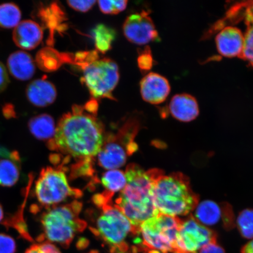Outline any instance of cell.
<instances>
[{
    "instance_id": "6da1fadb",
    "label": "cell",
    "mask_w": 253,
    "mask_h": 253,
    "mask_svg": "<svg viewBox=\"0 0 253 253\" xmlns=\"http://www.w3.org/2000/svg\"><path fill=\"white\" fill-rule=\"evenodd\" d=\"M103 128L94 116L75 106L62 117L49 144L75 158L88 160L97 156L103 144Z\"/></svg>"
},
{
    "instance_id": "7a4b0ae2",
    "label": "cell",
    "mask_w": 253,
    "mask_h": 253,
    "mask_svg": "<svg viewBox=\"0 0 253 253\" xmlns=\"http://www.w3.org/2000/svg\"><path fill=\"white\" fill-rule=\"evenodd\" d=\"M162 171H145L135 164L127 167L125 173L126 184L117 199L116 205L130 221L136 233L145 220L159 214L154 204L153 186L155 179Z\"/></svg>"
},
{
    "instance_id": "3957f363",
    "label": "cell",
    "mask_w": 253,
    "mask_h": 253,
    "mask_svg": "<svg viewBox=\"0 0 253 253\" xmlns=\"http://www.w3.org/2000/svg\"><path fill=\"white\" fill-rule=\"evenodd\" d=\"M153 194L158 213L167 216H186L199 203V197L192 191L188 177L179 172L165 175L161 172L154 182Z\"/></svg>"
},
{
    "instance_id": "277c9868",
    "label": "cell",
    "mask_w": 253,
    "mask_h": 253,
    "mask_svg": "<svg viewBox=\"0 0 253 253\" xmlns=\"http://www.w3.org/2000/svg\"><path fill=\"white\" fill-rule=\"evenodd\" d=\"M81 205L78 202L53 208L43 214L44 234L50 242L59 243L65 248L71 244L76 234L83 231L86 223L79 219Z\"/></svg>"
},
{
    "instance_id": "5b68a950",
    "label": "cell",
    "mask_w": 253,
    "mask_h": 253,
    "mask_svg": "<svg viewBox=\"0 0 253 253\" xmlns=\"http://www.w3.org/2000/svg\"><path fill=\"white\" fill-rule=\"evenodd\" d=\"M182 220L158 214L142 223L140 233L148 249L163 253H178L177 237Z\"/></svg>"
},
{
    "instance_id": "8992f818",
    "label": "cell",
    "mask_w": 253,
    "mask_h": 253,
    "mask_svg": "<svg viewBox=\"0 0 253 253\" xmlns=\"http://www.w3.org/2000/svg\"><path fill=\"white\" fill-rule=\"evenodd\" d=\"M119 78L118 65L109 58L91 62L84 69V84L95 99H113L112 92L119 83Z\"/></svg>"
},
{
    "instance_id": "52a82bcc",
    "label": "cell",
    "mask_w": 253,
    "mask_h": 253,
    "mask_svg": "<svg viewBox=\"0 0 253 253\" xmlns=\"http://www.w3.org/2000/svg\"><path fill=\"white\" fill-rule=\"evenodd\" d=\"M35 194L40 204L50 206L73 196L80 197L81 192L71 187L65 172L61 169L47 167L40 173L35 186Z\"/></svg>"
},
{
    "instance_id": "ba28073f",
    "label": "cell",
    "mask_w": 253,
    "mask_h": 253,
    "mask_svg": "<svg viewBox=\"0 0 253 253\" xmlns=\"http://www.w3.org/2000/svg\"><path fill=\"white\" fill-rule=\"evenodd\" d=\"M103 205V213L97 221L99 236L113 249L126 251L125 240L129 233L136 234L130 221L118 208L106 203Z\"/></svg>"
},
{
    "instance_id": "9c48e42d",
    "label": "cell",
    "mask_w": 253,
    "mask_h": 253,
    "mask_svg": "<svg viewBox=\"0 0 253 253\" xmlns=\"http://www.w3.org/2000/svg\"><path fill=\"white\" fill-rule=\"evenodd\" d=\"M216 242V233L199 223L194 216L182 220L177 237L178 253H196L205 246Z\"/></svg>"
},
{
    "instance_id": "30bf717a",
    "label": "cell",
    "mask_w": 253,
    "mask_h": 253,
    "mask_svg": "<svg viewBox=\"0 0 253 253\" xmlns=\"http://www.w3.org/2000/svg\"><path fill=\"white\" fill-rule=\"evenodd\" d=\"M123 33L129 42L139 45L159 39L154 22L147 12L129 15L123 26Z\"/></svg>"
},
{
    "instance_id": "8fae6325",
    "label": "cell",
    "mask_w": 253,
    "mask_h": 253,
    "mask_svg": "<svg viewBox=\"0 0 253 253\" xmlns=\"http://www.w3.org/2000/svg\"><path fill=\"white\" fill-rule=\"evenodd\" d=\"M170 91L168 79L157 73H150L140 82L141 97L148 103L159 104L165 102Z\"/></svg>"
},
{
    "instance_id": "7c38bea8",
    "label": "cell",
    "mask_w": 253,
    "mask_h": 253,
    "mask_svg": "<svg viewBox=\"0 0 253 253\" xmlns=\"http://www.w3.org/2000/svg\"><path fill=\"white\" fill-rule=\"evenodd\" d=\"M218 52L226 58L239 57L244 46V34L238 28L227 26L220 30L216 37Z\"/></svg>"
},
{
    "instance_id": "4fadbf2b",
    "label": "cell",
    "mask_w": 253,
    "mask_h": 253,
    "mask_svg": "<svg viewBox=\"0 0 253 253\" xmlns=\"http://www.w3.org/2000/svg\"><path fill=\"white\" fill-rule=\"evenodd\" d=\"M117 139H112L106 142L97 154L100 166L104 169L113 170L124 166L126 158L135 150L126 147Z\"/></svg>"
},
{
    "instance_id": "5bb4252c",
    "label": "cell",
    "mask_w": 253,
    "mask_h": 253,
    "mask_svg": "<svg viewBox=\"0 0 253 253\" xmlns=\"http://www.w3.org/2000/svg\"><path fill=\"white\" fill-rule=\"evenodd\" d=\"M42 28L36 22L24 20L15 28L13 40L15 45L20 48L31 50L40 45L43 39Z\"/></svg>"
},
{
    "instance_id": "9a60e30c",
    "label": "cell",
    "mask_w": 253,
    "mask_h": 253,
    "mask_svg": "<svg viewBox=\"0 0 253 253\" xmlns=\"http://www.w3.org/2000/svg\"><path fill=\"white\" fill-rule=\"evenodd\" d=\"M197 100L191 94L182 93L174 96L169 105V110L174 118L182 122H190L199 115Z\"/></svg>"
},
{
    "instance_id": "2e32d148",
    "label": "cell",
    "mask_w": 253,
    "mask_h": 253,
    "mask_svg": "<svg viewBox=\"0 0 253 253\" xmlns=\"http://www.w3.org/2000/svg\"><path fill=\"white\" fill-rule=\"evenodd\" d=\"M26 94L28 100L39 107L48 106L55 102L57 91L51 82L45 79H37L28 86Z\"/></svg>"
},
{
    "instance_id": "e0dca14e",
    "label": "cell",
    "mask_w": 253,
    "mask_h": 253,
    "mask_svg": "<svg viewBox=\"0 0 253 253\" xmlns=\"http://www.w3.org/2000/svg\"><path fill=\"white\" fill-rule=\"evenodd\" d=\"M7 66L9 72L20 81H28L33 78L36 65L33 58L27 52L17 51L9 56Z\"/></svg>"
},
{
    "instance_id": "ac0fdd59",
    "label": "cell",
    "mask_w": 253,
    "mask_h": 253,
    "mask_svg": "<svg viewBox=\"0 0 253 253\" xmlns=\"http://www.w3.org/2000/svg\"><path fill=\"white\" fill-rule=\"evenodd\" d=\"M246 30L244 34L245 42L243 51L239 57L248 63L253 69V1L243 3Z\"/></svg>"
},
{
    "instance_id": "d6986e66",
    "label": "cell",
    "mask_w": 253,
    "mask_h": 253,
    "mask_svg": "<svg viewBox=\"0 0 253 253\" xmlns=\"http://www.w3.org/2000/svg\"><path fill=\"white\" fill-rule=\"evenodd\" d=\"M32 134L41 140H46L54 137L56 127L54 120L47 114L32 118L28 123Z\"/></svg>"
},
{
    "instance_id": "ffe728a7",
    "label": "cell",
    "mask_w": 253,
    "mask_h": 253,
    "mask_svg": "<svg viewBox=\"0 0 253 253\" xmlns=\"http://www.w3.org/2000/svg\"><path fill=\"white\" fill-rule=\"evenodd\" d=\"M17 161L18 157L15 154L0 160V185L11 187L18 181L20 172Z\"/></svg>"
},
{
    "instance_id": "44dd1931",
    "label": "cell",
    "mask_w": 253,
    "mask_h": 253,
    "mask_svg": "<svg viewBox=\"0 0 253 253\" xmlns=\"http://www.w3.org/2000/svg\"><path fill=\"white\" fill-rule=\"evenodd\" d=\"M223 211L219 205L206 201L198 205L195 218L202 224L212 226L219 222L223 216Z\"/></svg>"
},
{
    "instance_id": "7402d4cb",
    "label": "cell",
    "mask_w": 253,
    "mask_h": 253,
    "mask_svg": "<svg viewBox=\"0 0 253 253\" xmlns=\"http://www.w3.org/2000/svg\"><path fill=\"white\" fill-rule=\"evenodd\" d=\"M21 18L20 9L13 3L0 5V27L15 28L20 23Z\"/></svg>"
},
{
    "instance_id": "603a6c76",
    "label": "cell",
    "mask_w": 253,
    "mask_h": 253,
    "mask_svg": "<svg viewBox=\"0 0 253 253\" xmlns=\"http://www.w3.org/2000/svg\"><path fill=\"white\" fill-rule=\"evenodd\" d=\"M102 183L110 195L122 191L126 184L125 173L118 169L110 170L104 174Z\"/></svg>"
},
{
    "instance_id": "cb8c5ba5",
    "label": "cell",
    "mask_w": 253,
    "mask_h": 253,
    "mask_svg": "<svg viewBox=\"0 0 253 253\" xmlns=\"http://www.w3.org/2000/svg\"><path fill=\"white\" fill-rule=\"evenodd\" d=\"M95 45L99 51L105 53L111 48L115 39L116 33L112 28L100 24L93 30Z\"/></svg>"
},
{
    "instance_id": "d4e9b609",
    "label": "cell",
    "mask_w": 253,
    "mask_h": 253,
    "mask_svg": "<svg viewBox=\"0 0 253 253\" xmlns=\"http://www.w3.org/2000/svg\"><path fill=\"white\" fill-rule=\"evenodd\" d=\"M237 227L241 235L246 239H253V210L243 211L237 220Z\"/></svg>"
},
{
    "instance_id": "484cf974",
    "label": "cell",
    "mask_w": 253,
    "mask_h": 253,
    "mask_svg": "<svg viewBox=\"0 0 253 253\" xmlns=\"http://www.w3.org/2000/svg\"><path fill=\"white\" fill-rule=\"evenodd\" d=\"M56 53L52 49H43L37 53V62L39 67L45 71H52L57 68Z\"/></svg>"
},
{
    "instance_id": "4316f807",
    "label": "cell",
    "mask_w": 253,
    "mask_h": 253,
    "mask_svg": "<svg viewBox=\"0 0 253 253\" xmlns=\"http://www.w3.org/2000/svg\"><path fill=\"white\" fill-rule=\"evenodd\" d=\"M101 11L104 14H118L124 11L127 6V1H99L97 2Z\"/></svg>"
},
{
    "instance_id": "83f0119b",
    "label": "cell",
    "mask_w": 253,
    "mask_h": 253,
    "mask_svg": "<svg viewBox=\"0 0 253 253\" xmlns=\"http://www.w3.org/2000/svg\"><path fill=\"white\" fill-rule=\"evenodd\" d=\"M15 240L6 234L0 233V253H15Z\"/></svg>"
},
{
    "instance_id": "f1b7e54d",
    "label": "cell",
    "mask_w": 253,
    "mask_h": 253,
    "mask_svg": "<svg viewBox=\"0 0 253 253\" xmlns=\"http://www.w3.org/2000/svg\"><path fill=\"white\" fill-rule=\"evenodd\" d=\"M25 253H61L55 245L49 242L32 245Z\"/></svg>"
},
{
    "instance_id": "f546056e",
    "label": "cell",
    "mask_w": 253,
    "mask_h": 253,
    "mask_svg": "<svg viewBox=\"0 0 253 253\" xmlns=\"http://www.w3.org/2000/svg\"><path fill=\"white\" fill-rule=\"evenodd\" d=\"M69 7L75 11L86 12L89 11L96 4V1H68Z\"/></svg>"
},
{
    "instance_id": "4dcf8cb0",
    "label": "cell",
    "mask_w": 253,
    "mask_h": 253,
    "mask_svg": "<svg viewBox=\"0 0 253 253\" xmlns=\"http://www.w3.org/2000/svg\"><path fill=\"white\" fill-rule=\"evenodd\" d=\"M138 61L139 67L140 68L141 70H150L152 66H153V62L150 49L144 51V52L139 57Z\"/></svg>"
},
{
    "instance_id": "1f68e13d",
    "label": "cell",
    "mask_w": 253,
    "mask_h": 253,
    "mask_svg": "<svg viewBox=\"0 0 253 253\" xmlns=\"http://www.w3.org/2000/svg\"><path fill=\"white\" fill-rule=\"evenodd\" d=\"M9 84V78L7 70L4 65L0 62V92L4 90Z\"/></svg>"
},
{
    "instance_id": "d6a6232c",
    "label": "cell",
    "mask_w": 253,
    "mask_h": 253,
    "mask_svg": "<svg viewBox=\"0 0 253 253\" xmlns=\"http://www.w3.org/2000/svg\"><path fill=\"white\" fill-rule=\"evenodd\" d=\"M200 253H225L221 247L216 243L205 246L200 250Z\"/></svg>"
},
{
    "instance_id": "836d02e7",
    "label": "cell",
    "mask_w": 253,
    "mask_h": 253,
    "mask_svg": "<svg viewBox=\"0 0 253 253\" xmlns=\"http://www.w3.org/2000/svg\"><path fill=\"white\" fill-rule=\"evenodd\" d=\"M242 253H253V240L243 247Z\"/></svg>"
},
{
    "instance_id": "e575fe53",
    "label": "cell",
    "mask_w": 253,
    "mask_h": 253,
    "mask_svg": "<svg viewBox=\"0 0 253 253\" xmlns=\"http://www.w3.org/2000/svg\"><path fill=\"white\" fill-rule=\"evenodd\" d=\"M3 217H4V211H3L1 205H0V222L3 219Z\"/></svg>"
}]
</instances>
